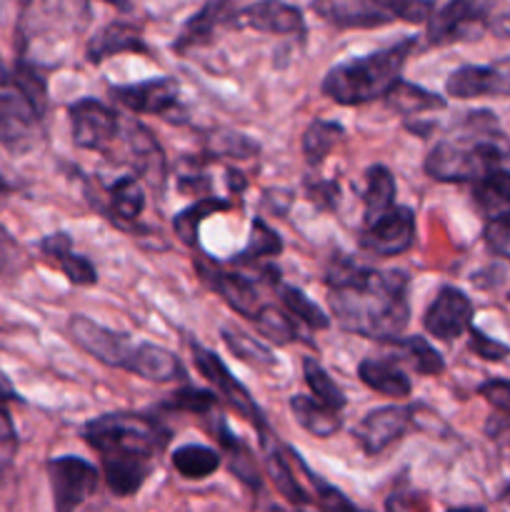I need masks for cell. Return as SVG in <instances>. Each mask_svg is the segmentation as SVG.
I'll return each instance as SVG.
<instances>
[{
	"label": "cell",
	"instance_id": "obj_1",
	"mask_svg": "<svg viewBox=\"0 0 510 512\" xmlns=\"http://www.w3.org/2000/svg\"><path fill=\"white\" fill-rule=\"evenodd\" d=\"M408 285L410 278L400 270H373L340 260L328 273L330 313L348 333L393 343L408 328Z\"/></svg>",
	"mask_w": 510,
	"mask_h": 512
},
{
	"label": "cell",
	"instance_id": "obj_2",
	"mask_svg": "<svg viewBox=\"0 0 510 512\" xmlns=\"http://www.w3.org/2000/svg\"><path fill=\"white\" fill-rule=\"evenodd\" d=\"M85 443L100 453L105 485L115 498H130L153 473L170 430L153 415L108 413L90 420L83 430Z\"/></svg>",
	"mask_w": 510,
	"mask_h": 512
},
{
	"label": "cell",
	"instance_id": "obj_3",
	"mask_svg": "<svg viewBox=\"0 0 510 512\" xmlns=\"http://www.w3.org/2000/svg\"><path fill=\"white\" fill-rule=\"evenodd\" d=\"M503 160L498 118L470 110L425 158V173L440 183H475Z\"/></svg>",
	"mask_w": 510,
	"mask_h": 512
},
{
	"label": "cell",
	"instance_id": "obj_4",
	"mask_svg": "<svg viewBox=\"0 0 510 512\" xmlns=\"http://www.w3.org/2000/svg\"><path fill=\"white\" fill-rule=\"evenodd\" d=\"M415 50V38H405L390 48L343 60L325 73L323 93L338 105H365L388 95L403 75L405 63Z\"/></svg>",
	"mask_w": 510,
	"mask_h": 512
},
{
	"label": "cell",
	"instance_id": "obj_5",
	"mask_svg": "<svg viewBox=\"0 0 510 512\" xmlns=\"http://www.w3.org/2000/svg\"><path fill=\"white\" fill-rule=\"evenodd\" d=\"M48 108L45 80L33 65L0 68V145L15 155L35 148Z\"/></svg>",
	"mask_w": 510,
	"mask_h": 512
},
{
	"label": "cell",
	"instance_id": "obj_6",
	"mask_svg": "<svg viewBox=\"0 0 510 512\" xmlns=\"http://www.w3.org/2000/svg\"><path fill=\"white\" fill-rule=\"evenodd\" d=\"M310 8L333 28L368 30L393 23H425L435 10V0H313Z\"/></svg>",
	"mask_w": 510,
	"mask_h": 512
},
{
	"label": "cell",
	"instance_id": "obj_7",
	"mask_svg": "<svg viewBox=\"0 0 510 512\" xmlns=\"http://www.w3.org/2000/svg\"><path fill=\"white\" fill-rule=\"evenodd\" d=\"M498 0H448L428 18V43L450 45L480 38Z\"/></svg>",
	"mask_w": 510,
	"mask_h": 512
},
{
	"label": "cell",
	"instance_id": "obj_8",
	"mask_svg": "<svg viewBox=\"0 0 510 512\" xmlns=\"http://www.w3.org/2000/svg\"><path fill=\"white\" fill-rule=\"evenodd\" d=\"M68 335L80 350L95 358L98 363L108 368H120L133 373L135 358H138L140 340H133L130 335L110 330L85 315H73L68 323Z\"/></svg>",
	"mask_w": 510,
	"mask_h": 512
},
{
	"label": "cell",
	"instance_id": "obj_9",
	"mask_svg": "<svg viewBox=\"0 0 510 512\" xmlns=\"http://www.w3.org/2000/svg\"><path fill=\"white\" fill-rule=\"evenodd\" d=\"M190 350H193L195 368L200 370V375H203L208 383H213L215 393L223 395V398L233 405L235 413H240L250 425H255V428L260 430V435H270L265 415L260 413V408L255 405V400L250 398L248 390L243 388V383L230 375V370L225 368L223 360H220L213 350H208V348H203L200 343H195V340L190 343Z\"/></svg>",
	"mask_w": 510,
	"mask_h": 512
},
{
	"label": "cell",
	"instance_id": "obj_10",
	"mask_svg": "<svg viewBox=\"0 0 510 512\" xmlns=\"http://www.w3.org/2000/svg\"><path fill=\"white\" fill-rule=\"evenodd\" d=\"M415 240V213L408 205H393L375 220L363 225L360 248L378 258H393L405 253Z\"/></svg>",
	"mask_w": 510,
	"mask_h": 512
},
{
	"label": "cell",
	"instance_id": "obj_11",
	"mask_svg": "<svg viewBox=\"0 0 510 512\" xmlns=\"http://www.w3.org/2000/svg\"><path fill=\"white\" fill-rule=\"evenodd\" d=\"M68 118L73 143L78 148L110 153L120 128V120L115 115V110H110L108 105H103L95 98H80L68 108Z\"/></svg>",
	"mask_w": 510,
	"mask_h": 512
},
{
	"label": "cell",
	"instance_id": "obj_12",
	"mask_svg": "<svg viewBox=\"0 0 510 512\" xmlns=\"http://www.w3.org/2000/svg\"><path fill=\"white\" fill-rule=\"evenodd\" d=\"M48 480L53 490L55 510L68 512L80 508L98 488V470L93 463L75 455H63L48 463Z\"/></svg>",
	"mask_w": 510,
	"mask_h": 512
},
{
	"label": "cell",
	"instance_id": "obj_13",
	"mask_svg": "<svg viewBox=\"0 0 510 512\" xmlns=\"http://www.w3.org/2000/svg\"><path fill=\"white\" fill-rule=\"evenodd\" d=\"M233 28H250L258 33H273V35H303L305 33V18L295 5L285 3V0H258L245 8L235 10L225 20Z\"/></svg>",
	"mask_w": 510,
	"mask_h": 512
},
{
	"label": "cell",
	"instance_id": "obj_14",
	"mask_svg": "<svg viewBox=\"0 0 510 512\" xmlns=\"http://www.w3.org/2000/svg\"><path fill=\"white\" fill-rule=\"evenodd\" d=\"M110 98L130 113L168 115L170 110L178 108L180 83L165 75V78H150L143 83L115 85V88H110Z\"/></svg>",
	"mask_w": 510,
	"mask_h": 512
},
{
	"label": "cell",
	"instance_id": "obj_15",
	"mask_svg": "<svg viewBox=\"0 0 510 512\" xmlns=\"http://www.w3.org/2000/svg\"><path fill=\"white\" fill-rule=\"evenodd\" d=\"M473 313L475 310L468 295L453 285H445L430 303L423 318V328L438 340H458L473 325Z\"/></svg>",
	"mask_w": 510,
	"mask_h": 512
},
{
	"label": "cell",
	"instance_id": "obj_16",
	"mask_svg": "<svg viewBox=\"0 0 510 512\" xmlns=\"http://www.w3.org/2000/svg\"><path fill=\"white\" fill-rule=\"evenodd\" d=\"M413 408L408 405H388V408L370 410L353 428V438L368 455L383 453L385 448L403 438L413 423Z\"/></svg>",
	"mask_w": 510,
	"mask_h": 512
},
{
	"label": "cell",
	"instance_id": "obj_17",
	"mask_svg": "<svg viewBox=\"0 0 510 512\" xmlns=\"http://www.w3.org/2000/svg\"><path fill=\"white\" fill-rule=\"evenodd\" d=\"M445 93L453 98H483L510 95V58L490 65H463L445 80Z\"/></svg>",
	"mask_w": 510,
	"mask_h": 512
},
{
	"label": "cell",
	"instance_id": "obj_18",
	"mask_svg": "<svg viewBox=\"0 0 510 512\" xmlns=\"http://www.w3.org/2000/svg\"><path fill=\"white\" fill-rule=\"evenodd\" d=\"M195 268H198L200 278H203L205 283H208L210 288H213L215 293H218L220 298H223L225 303L235 310V313H240L243 318H248V320L255 318V313L260 310L263 300H260L258 285H255L248 275L230 273V270H220V268H215V265L205 263V260H198V263H195Z\"/></svg>",
	"mask_w": 510,
	"mask_h": 512
},
{
	"label": "cell",
	"instance_id": "obj_19",
	"mask_svg": "<svg viewBox=\"0 0 510 512\" xmlns=\"http://www.w3.org/2000/svg\"><path fill=\"white\" fill-rule=\"evenodd\" d=\"M125 145H128L130 160H133L140 178L148 180L153 188H163L168 168H165L163 148L153 138V133L145 125L128 120V125H125Z\"/></svg>",
	"mask_w": 510,
	"mask_h": 512
},
{
	"label": "cell",
	"instance_id": "obj_20",
	"mask_svg": "<svg viewBox=\"0 0 510 512\" xmlns=\"http://www.w3.org/2000/svg\"><path fill=\"white\" fill-rule=\"evenodd\" d=\"M120 53H150L148 43L143 40L140 30L130 23H120V20L103 25L90 38L88 48H85V58L93 65L105 63V60Z\"/></svg>",
	"mask_w": 510,
	"mask_h": 512
},
{
	"label": "cell",
	"instance_id": "obj_21",
	"mask_svg": "<svg viewBox=\"0 0 510 512\" xmlns=\"http://www.w3.org/2000/svg\"><path fill=\"white\" fill-rule=\"evenodd\" d=\"M40 250H43L45 258H50L53 263H58V268L63 270L65 278L73 285H95L98 283V273H95L93 263L85 260L83 255L73 253V240L68 233H53L48 238L40 240Z\"/></svg>",
	"mask_w": 510,
	"mask_h": 512
},
{
	"label": "cell",
	"instance_id": "obj_22",
	"mask_svg": "<svg viewBox=\"0 0 510 512\" xmlns=\"http://www.w3.org/2000/svg\"><path fill=\"white\" fill-rule=\"evenodd\" d=\"M220 20H228V0H205L203 8L183 25L180 35L175 38L173 48L180 55H185L188 50L200 48V45H208L215 35V25Z\"/></svg>",
	"mask_w": 510,
	"mask_h": 512
},
{
	"label": "cell",
	"instance_id": "obj_23",
	"mask_svg": "<svg viewBox=\"0 0 510 512\" xmlns=\"http://www.w3.org/2000/svg\"><path fill=\"white\" fill-rule=\"evenodd\" d=\"M185 368L175 353L168 348L155 343H145L140 340L138 358H135L133 375L148 380V383H173V380L183 378Z\"/></svg>",
	"mask_w": 510,
	"mask_h": 512
},
{
	"label": "cell",
	"instance_id": "obj_24",
	"mask_svg": "<svg viewBox=\"0 0 510 512\" xmlns=\"http://www.w3.org/2000/svg\"><path fill=\"white\" fill-rule=\"evenodd\" d=\"M290 413H293L295 423L305 433L315 435V438H330L343 425L340 410L328 408V405H323L315 398H308V395H295V398H290Z\"/></svg>",
	"mask_w": 510,
	"mask_h": 512
},
{
	"label": "cell",
	"instance_id": "obj_25",
	"mask_svg": "<svg viewBox=\"0 0 510 512\" xmlns=\"http://www.w3.org/2000/svg\"><path fill=\"white\" fill-rule=\"evenodd\" d=\"M213 435H218L220 448L225 450L230 473H233L235 478L245 485V488L258 490L260 488V470H258V463H255V458H253V453H250L248 445L230 433L228 423H225L223 418H218V428H215Z\"/></svg>",
	"mask_w": 510,
	"mask_h": 512
},
{
	"label": "cell",
	"instance_id": "obj_26",
	"mask_svg": "<svg viewBox=\"0 0 510 512\" xmlns=\"http://www.w3.org/2000/svg\"><path fill=\"white\" fill-rule=\"evenodd\" d=\"M260 438H263V448H265V468H268V475L270 480H273L275 490H278L290 505H298V508H308V505H313V500L308 498V493H305V490L298 485V480H295V473L293 468H290L288 458L283 455V450H280L278 445L270 443L268 435H260Z\"/></svg>",
	"mask_w": 510,
	"mask_h": 512
},
{
	"label": "cell",
	"instance_id": "obj_27",
	"mask_svg": "<svg viewBox=\"0 0 510 512\" xmlns=\"http://www.w3.org/2000/svg\"><path fill=\"white\" fill-rule=\"evenodd\" d=\"M360 380L368 385L370 390L380 395H388V398H405L410 393V378L390 360L380 358H365L358 368Z\"/></svg>",
	"mask_w": 510,
	"mask_h": 512
},
{
	"label": "cell",
	"instance_id": "obj_28",
	"mask_svg": "<svg viewBox=\"0 0 510 512\" xmlns=\"http://www.w3.org/2000/svg\"><path fill=\"white\" fill-rule=\"evenodd\" d=\"M473 200L490 218L510 213V170L493 168L473 183Z\"/></svg>",
	"mask_w": 510,
	"mask_h": 512
},
{
	"label": "cell",
	"instance_id": "obj_29",
	"mask_svg": "<svg viewBox=\"0 0 510 512\" xmlns=\"http://www.w3.org/2000/svg\"><path fill=\"white\" fill-rule=\"evenodd\" d=\"M365 180H368V185H365V193H363V208H365L363 225L370 223V220H375L378 215H383L385 210L393 208L395 190H398L393 173H390L385 165H373V168H368Z\"/></svg>",
	"mask_w": 510,
	"mask_h": 512
},
{
	"label": "cell",
	"instance_id": "obj_30",
	"mask_svg": "<svg viewBox=\"0 0 510 512\" xmlns=\"http://www.w3.org/2000/svg\"><path fill=\"white\" fill-rule=\"evenodd\" d=\"M385 103L400 115H420L425 110H443L445 98L443 95H435L430 90L420 88V85L408 83V80L400 78L393 88L385 95Z\"/></svg>",
	"mask_w": 510,
	"mask_h": 512
},
{
	"label": "cell",
	"instance_id": "obj_31",
	"mask_svg": "<svg viewBox=\"0 0 510 512\" xmlns=\"http://www.w3.org/2000/svg\"><path fill=\"white\" fill-rule=\"evenodd\" d=\"M223 458L208 445H183L173 453V468L188 480H205L220 468Z\"/></svg>",
	"mask_w": 510,
	"mask_h": 512
},
{
	"label": "cell",
	"instance_id": "obj_32",
	"mask_svg": "<svg viewBox=\"0 0 510 512\" xmlns=\"http://www.w3.org/2000/svg\"><path fill=\"white\" fill-rule=\"evenodd\" d=\"M220 210H230L228 200H220V198L195 200L190 208H185L183 213H178L173 218L175 235H178L188 248H195V245H198L200 225H203L213 213H220Z\"/></svg>",
	"mask_w": 510,
	"mask_h": 512
},
{
	"label": "cell",
	"instance_id": "obj_33",
	"mask_svg": "<svg viewBox=\"0 0 510 512\" xmlns=\"http://www.w3.org/2000/svg\"><path fill=\"white\" fill-rule=\"evenodd\" d=\"M220 338H223V343L228 345L230 353H233L235 358L243 360V363L255 365V368H265V370L278 365V358L273 355V350H270L268 345L260 343V340H255L253 335L245 333V330L228 328V325H225V328L220 330Z\"/></svg>",
	"mask_w": 510,
	"mask_h": 512
},
{
	"label": "cell",
	"instance_id": "obj_34",
	"mask_svg": "<svg viewBox=\"0 0 510 512\" xmlns=\"http://www.w3.org/2000/svg\"><path fill=\"white\" fill-rule=\"evenodd\" d=\"M343 125L333 123V120H313L303 135V153L310 165H320L335 145L343 140Z\"/></svg>",
	"mask_w": 510,
	"mask_h": 512
},
{
	"label": "cell",
	"instance_id": "obj_35",
	"mask_svg": "<svg viewBox=\"0 0 510 512\" xmlns=\"http://www.w3.org/2000/svg\"><path fill=\"white\" fill-rule=\"evenodd\" d=\"M253 325L258 328V333L263 338H268L275 345H288L298 340V328H295V320L288 310H280L275 305H260V310L255 313Z\"/></svg>",
	"mask_w": 510,
	"mask_h": 512
},
{
	"label": "cell",
	"instance_id": "obj_36",
	"mask_svg": "<svg viewBox=\"0 0 510 512\" xmlns=\"http://www.w3.org/2000/svg\"><path fill=\"white\" fill-rule=\"evenodd\" d=\"M283 250V240L278 233L268 228L260 218L253 220L250 225V240L243 250L233 258V265H255L263 258H275Z\"/></svg>",
	"mask_w": 510,
	"mask_h": 512
},
{
	"label": "cell",
	"instance_id": "obj_37",
	"mask_svg": "<svg viewBox=\"0 0 510 512\" xmlns=\"http://www.w3.org/2000/svg\"><path fill=\"white\" fill-rule=\"evenodd\" d=\"M278 290H280L278 293L280 303H283V308L288 310L295 320H300V323H305L308 328H313V330L330 328L328 313H323V310H320L318 305H315L313 300L303 293V290L293 288V285L280 283V280H278Z\"/></svg>",
	"mask_w": 510,
	"mask_h": 512
},
{
	"label": "cell",
	"instance_id": "obj_38",
	"mask_svg": "<svg viewBox=\"0 0 510 512\" xmlns=\"http://www.w3.org/2000/svg\"><path fill=\"white\" fill-rule=\"evenodd\" d=\"M303 375H305V383H308L310 393H313L315 400H320L323 405L333 410H343L348 405V398L345 393L340 390V385L325 373L323 365L318 363L315 358H305L303 360Z\"/></svg>",
	"mask_w": 510,
	"mask_h": 512
},
{
	"label": "cell",
	"instance_id": "obj_39",
	"mask_svg": "<svg viewBox=\"0 0 510 512\" xmlns=\"http://www.w3.org/2000/svg\"><path fill=\"white\" fill-rule=\"evenodd\" d=\"M393 345H398L400 355L418 370L420 375H440L445 370V360L433 345L428 343L420 335H410V338H398L393 340Z\"/></svg>",
	"mask_w": 510,
	"mask_h": 512
},
{
	"label": "cell",
	"instance_id": "obj_40",
	"mask_svg": "<svg viewBox=\"0 0 510 512\" xmlns=\"http://www.w3.org/2000/svg\"><path fill=\"white\" fill-rule=\"evenodd\" d=\"M110 205L120 220H138L145 208V193L133 175H123L110 185Z\"/></svg>",
	"mask_w": 510,
	"mask_h": 512
},
{
	"label": "cell",
	"instance_id": "obj_41",
	"mask_svg": "<svg viewBox=\"0 0 510 512\" xmlns=\"http://www.w3.org/2000/svg\"><path fill=\"white\" fill-rule=\"evenodd\" d=\"M218 405V398L210 390H178L173 398L165 403V408L185 410V413H210Z\"/></svg>",
	"mask_w": 510,
	"mask_h": 512
},
{
	"label": "cell",
	"instance_id": "obj_42",
	"mask_svg": "<svg viewBox=\"0 0 510 512\" xmlns=\"http://www.w3.org/2000/svg\"><path fill=\"white\" fill-rule=\"evenodd\" d=\"M215 155H230V158H253L258 155V143L243 133H218L213 135Z\"/></svg>",
	"mask_w": 510,
	"mask_h": 512
},
{
	"label": "cell",
	"instance_id": "obj_43",
	"mask_svg": "<svg viewBox=\"0 0 510 512\" xmlns=\"http://www.w3.org/2000/svg\"><path fill=\"white\" fill-rule=\"evenodd\" d=\"M18 455V433H15L13 418L0 400V475H5Z\"/></svg>",
	"mask_w": 510,
	"mask_h": 512
},
{
	"label": "cell",
	"instance_id": "obj_44",
	"mask_svg": "<svg viewBox=\"0 0 510 512\" xmlns=\"http://www.w3.org/2000/svg\"><path fill=\"white\" fill-rule=\"evenodd\" d=\"M483 238L485 245H488L495 255L510 260V213L490 218L488 225H485Z\"/></svg>",
	"mask_w": 510,
	"mask_h": 512
},
{
	"label": "cell",
	"instance_id": "obj_45",
	"mask_svg": "<svg viewBox=\"0 0 510 512\" xmlns=\"http://www.w3.org/2000/svg\"><path fill=\"white\" fill-rule=\"evenodd\" d=\"M470 350H473L475 355H478V358H483V360H505L508 358V345H503V343H498V340H493V338H488V335L483 333V330H478V328H473V325H470Z\"/></svg>",
	"mask_w": 510,
	"mask_h": 512
},
{
	"label": "cell",
	"instance_id": "obj_46",
	"mask_svg": "<svg viewBox=\"0 0 510 512\" xmlns=\"http://www.w3.org/2000/svg\"><path fill=\"white\" fill-rule=\"evenodd\" d=\"M480 398L510 418V380H488L478 388Z\"/></svg>",
	"mask_w": 510,
	"mask_h": 512
},
{
	"label": "cell",
	"instance_id": "obj_47",
	"mask_svg": "<svg viewBox=\"0 0 510 512\" xmlns=\"http://www.w3.org/2000/svg\"><path fill=\"white\" fill-rule=\"evenodd\" d=\"M300 465H303V473L308 475L310 483L315 485V493H318V500H320V505H323V508H330V510H335V508H353V503H350V500L345 498V495L340 493V490L330 488L328 483H323V480H320V478H315V475L310 473V468L305 463H300Z\"/></svg>",
	"mask_w": 510,
	"mask_h": 512
},
{
	"label": "cell",
	"instance_id": "obj_48",
	"mask_svg": "<svg viewBox=\"0 0 510 512\" xmlns=\"http://www.w3.org/2000/svg\"><path fill=\"white\" fill-rule=\"evenodd\" d=\"M20 263V248L15 245V240L0 228V273L5 270H15Z\"/></svg>",
	"mask_w": 510,
	"mask_h": 512
},
{
	"label": "cell",
	"instance_id": "obj_49",
	"mask_svg": "<svg viewBox=\"0 0 510 512\" xmlns=\"http://www.w3.org/2000/svg\"><path fill=\"white\" fill-rule=\"evenodd\" d=\"M308 195L313 203L323 205V208H333L338 203V183L335 180H325V183L308 185Z\"/></svg>",
	"mask_w": 510,
	"mask_h": 512
},
{
	"label": "cell",
	"instance_id": "obj_50",
	"mask_svg": "<svg viewBox=\"0 0 510 512\" xmlns=\"http://www.w3.org/2000/svg\"><path fill=\"white\" fill-rule=\"evenodd\" d=\"M488 30H493L495 35L500 38H510V13H500V15H490L488 20Z\"/></svg>",
	"mask_w": 510,
	"mask_h": 512
},
{
	"label": "cell",
	"instance_id": "obj_51",
	"mask_svg": "<svg viewBox=\"0 0 510 512\" xmlns=\"http://www.w3.org/2000/svg\"><path fill=\"white\" fill-rule=\"evenodd\" d=\"M228 185H230V190L240 193V190L245 188V178L238 173V170H228Z\"/></svg>",
	"mask_w": 510,
	"mask_h": 512
},
{
	"label": "cell",
	"instance_id": "obj_52",
	"mask_svg": "<svg viewBox=\"0 0 510 512\" xmlns=\"http://www.w3.org/2000/svg\"><path fill=\"white\" fill-rule=\"evenodd\" d=\"M15 398V390L10 385V380L0 373V400H13Z\"/></svg>",
	"mask_w": 510,
	"mask_h": 512
},
{
	"label": "cell",
	"instance_id": "obj_53",
	"mask_svg": "<svg viewBox=\"0 0 510 512\" xmlns=\"http://www.w3.org/2000/svg\"><path fill=\"white\" fill-rule=\"evenodd\" d=\"M103 3L113 5V8L118 10H133V3H130V0H103Z\"/></svg>",
	"mask_w": 510,
	"mask_h": 512
},
{
	"label": "cell",
	"instance_id": "obj_54",
	"mask_svg": "<svg viewBox=\"0 0 510 512\" xmlns=\"http://www.w3.org/2000/svg\"><path fill=\"white\" fill-rule=\"evenodd\" d=\"M498 430H500V433H505V438H508V443H510V423L498 425Z\"/></svg>",
	"mask_w": 510,
	"mask_h": 512
},
{
	"label": "cell",
	"instance_id": "obj_55",
	"mask_svg": "<svg viewBox=\"0 0 510 512\" xmlns=\"http://www.w3.org/2000/svg\"><path fill=\"white\" fill-rule=\"evenodd\" d=\"M500 500H503V503H508V505H510V485H508V488L503 490V493H500Z\"/></svg>",
	"mask_w": 510,
	"mask_h": 512
},
{
	"label": "cell",
	"instance_id": "obj_56",
	"mask_svg": "<svg viewBox=\"0 0 510 512\" xmlns=\"http://www.w3.org/2000/svg\"><path fill=\"white\" fill-rule=\"evenodd\" d=\"M5 190H8V185H5V180H3V178H0V195H3V193H5Z\"/></svg>",
	"mask_w": 510,
	"mask_h": 512
}]
</instances>
